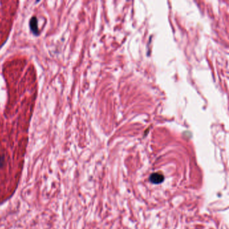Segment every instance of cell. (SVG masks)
<instances>
[{
	"label": "cell",
	"instance_id": "cell-2",
	"mask_svg": "<svg viewBox=\"0 0 229 229\" xmlns=\"http://www.w3.org/2000/svg\"><path fill=\"white\" fill-rule=\"evenodd\" d=\"M150 182L154 184H159L162 183L164 180V176L161 174H159L158 173H154L151 174L150 176Z\"/></svg>",
	"mask_w": 229,
	"mask_h": 229
},
{
	"label": "cell",
	"instance_id": "cell-1",
	"mask_svg": "<svg viewBox=\"0 0 229 229\" xmlns=\"http://www.w3.org/2000/svg\"><path fill=\"white\" fill-rule=\"evenodd\" d=\"M29 26H30V30L32 31V34L35 36L39 35V29L38 27V20L36 16H32L30 18L29 22Z\"/></svg>",
	"mask_w": 229,
	"mask_h": 229
}]
</instances>
